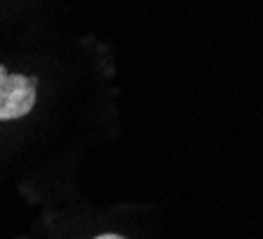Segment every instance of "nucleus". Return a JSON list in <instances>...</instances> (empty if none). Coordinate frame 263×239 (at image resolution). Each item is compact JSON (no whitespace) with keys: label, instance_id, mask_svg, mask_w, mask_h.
<instances>
[{"label":"nucleus","instance_id":"f257e3e1","mask_svg":"<svg viewBox=\"0 0 263 239\" xmlns=\"http://www.w3.org/2000/svg\"><path fill=\"white\" fill-rule=\"evenodd\" d=\"M38 81L33 76L7 74L5 64H0V121L26 116L36 105Z\"/></svg>","mask_w":263,"mask_h":239},{"label":"nucleus","instance_id":"f03ea898","mask_svg":"<svg viewBox=\"0 0 263 239\" xmlns=\"http://www.w3.org/2000/svg\"><path fill=\"white\" fill-rule=\"evenodd\" d=\"M95 239H123V237L121 234H111L109 232V234H100V237H95Z\"/></svg>","mask_w":263,"mask_h":239}]
</instances>
